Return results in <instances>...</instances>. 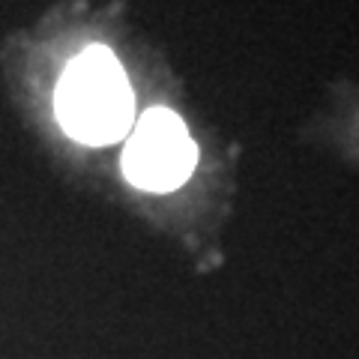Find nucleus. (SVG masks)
Wrapping results in <instances>:
<instances>
[{"mask_svg": "<svg viewBox=\"0 0 359 359\" xmlns=\"http://www.w3.org/2000/svg\"><path fill=\"white\" fill-rule=\"evenodd\" d=\"M54 111L69 138L105 147L123 141L135 126V93L126 69L105 45H90L60 75Z\"/></svg>", "mask_w": 359, "mask_h": 359, "instance_id": "obj_1", "label": "nucleus"}, {"mask_svg": "<svg viewBox=\"0 0 359 359\" xmlns=\"http://www.w3.org/2000/svg\"><path fill=\"white\" fill-rule=\"evenodd\" d=\"M198 144L171 108H150L135 120L123 150V174L144 192H174L192 177Z\"/></svg>", "mask_w": 359, "mask_h": 359, "instance_id": "obj_2", "label": "nucleus"}]
</instances>
